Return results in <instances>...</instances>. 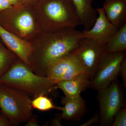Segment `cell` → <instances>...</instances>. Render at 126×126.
Returning a JSON list of instances; mask_svg holds the SVG:
<instances>
[{
	"mask_svg": "<svg viewBox=\"0 0 126 126\" xmlns=\"http://www.w3.org/2000/svg\"><path fill=\"white\" fill-rule=\"evenodd\" d=\"M49 37L31 63L33 72L41 77H47L50 65L61 57L73 53L85 38L82 32L74 28L63 29Z\"/></svg>",
	"mask_w": 126,
	"mask_h": 126,
	"instance_id": "obj_1",
	"label": "cell"
},
{
	"mask_svg": "<svg viewBox=\"0 0 126 126\" xmlns=\"http://www.w3.org/2000/svg\"><path fill=\"white\" fill-rule=\"evenodd\" d=\"M0 83L22 90L34 98L49 94L57 89L47 77L35 74L23 62L9 68L0 78Z\"/></svg>",
	"mask_w": 126,
	"mask_h": 126,
	"instance_id": "obj_2",
	"label": "cell"
},
{
	"mask_svg": "<svg viewBox=\"0 0 126 126\" xmlns=\"http://www.w3.org/2000/svg\"><path fill=\"white\" fill-rule=\"evenodd\" d=\"M31 102L25 92L0 83V109L12 126L26 122L33 115Z\"/></svg>",
	"mask_w": 126,
	"mask_h": 126,
	"instance_id": "obj_3",
	"label": "cell"
},
{
	"mask_svg": "<svg viewBox=\"0 0 126 126\" xmlns=\"http://www.w3.org/2000/svg\"><path fill=\"white\" fill-rule=\"evenodd\" d=\"M98 91L100 126H111L116 113L126 107L123 89L116 79L107 87Z\"/></svg>",
	"mask_w": 126,
	"mask_h": 126,
	"instance_id": "obj_4",
	"label": "cell"
},
{
	"mask_svg": "<svg viewBox=\"0 0 126 126\" xmlns=\"http://www.w3.org/2000/svg\"><path fill=\"white\" fill-rule=\"evenodd\" d=\"M126 51L113 53L103 51L94 71L90 88L97 91L108 86L117 79Z\"/></svg>",
	"mask_w": 126,
	"mask_h": 126,
	"instance_id": "obj_5",
	"label": "cell"
},
{
	"mask_svg": "<svg viewBox=\"0 0 126 126\" xmlns=\"http://www.w3.org/2000/svg\"><path fill=\"white\" fill-rule=\"evenodd\" d=\"M44 9L52 27L58 29L75 28L80 25L71 0H47Z\"/></svg>",
	"mask_w": 126,
	"mask_h": 126,
	"instance_id": "obj_6",
	"label": "cell"
},
{
	"mask_svg": "<svg viewBox=\"0 0 126 126\" xmlns=\"http://www.w3.org/2000/svg\"><path fill=\"white\" fill-rule=\"evenodd\" d=\"M84 73H87L85 69L72 53L61 57L50 65L47 77L52 83L56 84Z\"/></svg>",
	"mask_w": 126,
	"mask_h": 126,
	"instance_id": "obj_7",
	"label": "cell"
},
{
	"mask_svg": "<svg viewBox=\"0 0 126 126\" xmlns=\"http://www.w3.org/2000/svg\"><path fill=\"white\" fill-rule=\"evenodd\" d=\"M104 48V46L100 45L93 40L85 38L72 53L84 68L91 79Z\"/></svg>",
	"mask_w": 126,
	"mask_h": 126,
	"instance_id": "obj_8",
	"label": "cell"
},
{
	"mask_svg": "<svg viewBox=\"0 0 126 126\" xmlns=\"http://www.w3.org/2000/svg\"><path fill=\"white\" fill-rule=\"evenodd\" d=\"M96 10L98 16L94 24L89 30L82 31V33L84 38L92 39L100 45L105 46L118 29L107 18L102 7L97 8Z\"/></svg>",
	"mask_w": 126,
	"mask_h": 126,
	"instance_id": "obj_9",
	"label": "cell"
},
{
	"mask_svg": "<svg viewBox=\"0 0 126 126\" xmlns=\"http://www.w3.org/2000/svg\"><path fill=\"white\" fill-rule=\"evenodd\" d=\"M0 37L11 50L15 53L22 62L32 70L31 58L33 46L6 30L0 25Z\"/></svg>",
	"mask_w": 126,
	"mask_h": 126,
	"instance_id": "obj_10",
	"label": "cell"
},
{
	"mask_svg": "<svg viewBox=\"0 0 126 126\" xmlns=\"http://www.w3.org/2000/svg\"><path fill=\"white\" fill-rule=\"evenodd\" d=\"M61 116L63 119L72 121H80L87 108L86 101L81 95L73 97H62Z\"/></svg>",
	"mask_w": 126,
	"mask_h": 126,
	"instance_id": "obj_11",
	"label": "cell"
},
{
	"mask_svg": "<svg viewBox=\"0 0 126 126\" xmlns=\"http://www.w3.org/2000/svg\"><path fill=\"white\" fill-rule=\"evenodd\" d=\"M102 8L107 18L118 29L126 24V0H105Z\"/></svg>",
	"mask_w": 126,
	"mask_h": 126,
	"instance_id": "obj_12",
	"label": "cell"
},
{
	"mask_svg": "<svg viewBox=\"0 0 126 126\" xmlns=\"http://www.w3.org/2000/svg\"><path fill=\"white\" fill-rule=\"evenodd\" d=\"M91 79L87 73H84L56 84L57 89H61L65 96L73 97L80 95L81 92L90 88Z\"/></svg>",
	"mask_w": 126,
	"mask_h": 126,
	"instance_id": "obj_13",
	"label": "cell"
},
{
	"mask_svg": "<svg viewBox=\"0 0 126 126\" xmlns=\"http://www.w3.org/2000/svg\"><path fill=\"white\" fill-rule=\"evenodd\" d=\"M79 19L80 25L88 31L93 27L96 19V11L93 7V0H71Z\"/></svg>",
	"mask_w": 126,
	"mask_h": 126,
	"instance_id": "obj_14",
	"label": "cell"
},
{
	"mask_svg": "<svg viewBox=\"0 0 126 126\" xmlns=\"http://www.w3.org/2000/svg\"><path fill=\"white\" fill-rule=\"evenodd\" d=\"M126 24L118 29L107 42L104 51L107 53H113L126 51Z\"/></svg>",
	"mask_w": 126,
	"mask_h": 126,
	"instance_id": "obj_15",
	"label": "cell"
},
{
	"mask_svg": "<svg viewBox=\"0 0 126 126\" xmlns=\"http://www.w3.org/2000/svg\"><path fill=\"white\" fill-rule=\"evenodd\" d=\"M15 25L23 36H25L32 32L34 29L33 17L27 12L19 15L15 20Z\"/></svg>",
	"mask_w": 126,
	"mask_h": 126,
	"instance_id": "obj_16",
	"label": "cell"
},
{
	"mask_svg": "<svg viewBox=\"0 0 126 126\" xmlns=\"http://www.w3.org/2000/svg\"><path fill=\"white\" fill-rule=\"evenodd\" d=\"M31 104L33 108L42 111H46L53 109L61 110L62 109V107L55 106L52 99L44 94L34 98L32 100Z\"/></svg>",
	"mask_w": 126,
	"mask_h": 126,
	"instance_id": "obj_17",
	"label": "cell"
},
{
	"mask_svg": "<svg viewBox=\"0 0 126 126\" xmlns=\"http://www.w3.org/2000/svg\"><path fill=\"white\" fill-rule=\"evenodd\" d=\"M13 56L0 42V78L10 67Z\"/></svg>",
	"mask_w": 126,
	"mask_h": 126,
	"instance_id": "obj_18",
	"label": "cell"
},
{
	"mask_svg": "<svg viewBox=\"0 0 126 126\" xmlns=\"http://www.w3.org/2000/svg\"><path fill=\"white\" fill-rule=\"evenodd\" d=\"M111 126H126V108H120L115 113Z\"/></svg>",
	"mask_w": 126,
	"mask_h": 126,
	"instance_id": "obj_19",
	"label": "cell"
},
{
	"mask_svg": "<svg viewBox=\"0 0 126 126\" xmlns=\"http://www.w3.org/2000/svg\"><path fill=\"white\" fill-rule=\"evenodd\" d=\"M119 74L121 75L123 81V86L124 88L126 87V57L122 61L120 69Z\"/></svg>",
	"mask_w": 126,
	"mask_h": 126,
	"instance_id": "obj_20",
	"label": "cell"
},
{
	"mask_svg": "<svg viewBox=\"0 0 126 126\" xmlns=\"http://www.w3.org/2000/svg\"><path fill=\"white\" fill-rule=\"evenodd\" d=\"M100 118L99 116V113L97 112L90 119L84 123L80 126H88L93 124H96V123H100Z\"/></svg>",
	"mask_w": 126,
	"mask_h": 126,
	"instance_id": "obj_21",
	"label": "cell"
},
{
	"mask_svg": "<svg viewBox=\"0 0 126 126\" xmlns=\"http://www.w3.org/2000/svg\"><path fill=\"white\" fill-rule=\"evenodd\" d=\"M12 7V5L8 0H0V13Z\"/></svg>",
	"mask_w": 126,
	"mask_h": 126,
	"instance_id": "obj_22",
	"label": "cell"
},
{
	"mask_svg": "<svg viewBox=\"0 0 126 126\" xmlns=\"http://www.w3.org/2000/svg\"><path fill=\"white\" fill-rule=\"evenodd\" d=\"M63 119L61 114H57L50 121V125L53 126H62L61 122Z\"/></svg>",
	"mask_w": 126,
	"mask_h": 126,
	"instance_id": "obj_23",
	"label": "cell"
},
{
	"mask_svg": "<svg viewBox=\"0 0 126 126\" xmlns=\"http://www.w3.org/2000/svg\"><path fill=\"white\" fill-rule=\"evenodd\" d=\"M26 122V123L25 124L26 126H39L38 123L37 118L33 115L28 119V121Z\"/></svg>",
	"mask_w": 126,
	"mask_h": 126,
	"instance_id": "obj_24",
	"label": "cell"
},
{
	"mask_svg": "<svg viewBox=\"0 0 126 126\" xmlns=\"http://www.w3.org/2000/svg\"><path fill=\"white\" fill-rule=\"evenodd\" d=\"M12 126L7 118L2 113L0 114V126Z\"/></svg>",
	"mask_w": 126,
	"mask_h": 126,
	"instance_id": "obj_25",
	"label": "cell"
},
{
	"mask_svg": "<svg viewBox=\"0 0 126 126\" xmlns=\"http://www.w3.org/2000/svg\"><path fill=\"white\" fill-rule=\"evenodd\" d=\"M12 5H16L19 4L20 0H8Z\"/></svg>",
	"mask_w": 126,
	"mask_h": 126,
	"instance_id": "obj_26",
	"label": "cell"
},
{
	"mask_svg": "<svg viewBox=\"0 0 126 126\" xmlns=\"http://www.w3.org/2000/svg\"><path fill=\"white\" fill-rule=\"evenodd\" d=\"M21 0L23 1H25V2H30L33 0Z\"/></svg>",
	"mask_w": 126,
	"mask_h": 126,
	"instance_id": "obj_27",
	"label": "cell"
},
{
	"mask_svg": "<svg viewBox=\"0 0 126 126\" xmlns=\"http://www.w3.org/2000/svg\"></svg>",
	"mask_w": 126,
	"mask_h": 126,
	"instance_id": "obj_28",
	"label": "cell"
}]
</instances>
